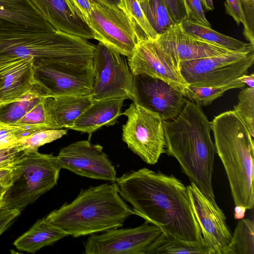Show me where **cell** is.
<instances>
[{
    "instance_id": "obj_1",
    "label": "cell",
    "mask_w": 254,
    "mask_h": 254,
    "mask_svg": "<svg viewBox=\"0 0 254 254\" xmlns=\"http://www.w3.org/2000/svg\"><path fill=\"white\" fill-rule=\"evenodd\" d=\"M115 182L120 196L131 205L135 215L165 234L205 243L187 187L181 180L142 168L124 174Z\"/></svg>"
},
{
    "instance_id": "obj_2",
    "label": "cell",
    "mask_w": 254,
    "mask_h": 254,
    "mask_svg": "<svg viewBox=\"0 0 254 254\" xmlns=\"http://www.w3.org/2000/svg\"><path fill=\"white\" fill-rule=\"evenodd\" d=\"M165 152L205 193L215 197L212 184L215 154L211 122L200 107L186 100L174 119L163 121Z\"/></svg>"
},
{
    "instance_id": "obj_3",
    "label": "cell",
    "mask_w": 254,
    "mask_h": 254,
    "mask_svg": "<svg viewBox=\"0 0 254 254\" xmlns=\"http://www.w3.org/2000/svg\"><path fill=\"white\" fill-rule=\"evenodd\" d=\"M132 209L120 196L116 182L81 190L70 202L53 210L47 220L74 238L120 228Z\"/></svg>"
},
{
    "instance_id": "obj_4",
    "label": "cell",
    "mask_w": 254,
    "mask_h": 254,
    "mask_svg": "<svg viewBox=\"0 0 254 254\" xmlns=\"http://www.w3.org/2000/svg\"><path fill=\"white\" fill-rule=\"evenodd\" d=\"M216 153L226 173L235 206L254 205V142L248 128L233 111L211 122Z\"/></svg>"
},
{
    "instance_id": "obj_5",
    "label": "cell",
    "mask_w": 254,
    "mask_h": 254,
    "mask_svg": "<svg viewBox=\"0 0 254 254\" xmlns=\"http://www.w3.org/2000/svg\"><path fill=\"white\" fill-rule=\"evenodd\" d=\"M95 45L58 30L0 34V63L32 60L34 67L57 64L93 66Z\"/></svg>"
},
{
    "instance_id": "obj_6",
    "label": "cell",
    "mask_w": 254,
    "mask_h": 254,
    "mask_svg": "<svg viewBox=\"0 0 254 254\" xmlns=\"http://www.w3.org/2000/svg\"><path fill=\"white\" fill-rule=\"evenodd\" d=\"M61 169L52 154L24 152L10 169V183L0 208L21 212L57 185Z\"/></svg>"
},
{
    "instance_id": "obj_7",
    "label": "cell",
    "mask_w": 254,
    "mask_h": 254,
    "mask_svg": "<svg viewBox=\"0 0 254 254\" xmlns=\"http://www.w3.org/2000/svg\"><path fill=\"white\" fill-rule=\"evenodd\" d=\"M122 115L127 119L122 127L123 141L145 163L156 164L165 152L163 120L133 102Z\"/></svg>"
},
{
    "instance_id": "obj_8",
    "label": "cell",
    "mask_w": 254,
    "mask_h": 254,
    "mask_svg": "<svg viewBox=\"0 0 254 254\" xmlns=\"http://www.w3.org/2000/svg\"><path fill=\"white\" fill-rule=\"evenodd\" d=\"M254 63V50L233 52L184 62L179 65L190 86L214 87L227 84L246 74Z\"/></svg>"
},
{
    "instance_id": "obj_9",
    "label": "cell",
    "mask_w": 254,
    "mask_h": 254,
    "mask_svg": "<svg viewBox=\"0 0 254 254\" xmlns=\"http://www.w3.org/2000/svg\"><path fill=\"white\" fill-rule=\"evenodd\" d=\"M94 100L123 98L136 101L133 75L125 56L98 42L93 58Z\"/></svg>"
},
{
    "instance_id": "obj_10",
    "label": "cell",
    "mask_w": 254,
    "mask_h": 254,
    "mask_svg": "<svg viewBox=\"0 0 254 254\" xmlns=\"http://www.w3.org/2000/svg\"><path fill=\"white\" fill-rule=\"evenodd\" d=\"M92 8L84 17L94 39L129 58L137 43L133 25L118 6L105 0H92Z\"/></svg>"
},
{
    "instance_id": "obj_11",
    "label": "cell",
    "mask_w": 254,
    "mask_h": 254,
    "mask_svg": "<svg viewBox=\"0 0 254 254\" xmlns=\"http://www.w3.org/2000/svg\"><path fill=\"white\" fill-rule=\"evenodd\" d=\"M34 78L46 97L91 96L94 75L93 66L57 64L34 67Z\"/></svg>"
},
{
    "instance_id": "obj_12",
    "label": "cell",
    "mask_w": 254,
    "mask_h": 254,
    "mask_svg": "<svg viewBox=\"0 0 254 254\" xmlns=\"http://www.w3.org/2000/svg\"><path fill=\"white\" fill-rule=\"evenodd\" d=\"M187 190L191 208L199 226L209 254H226L232 234L226 216L215 197L205 193L194 183Z\"/></svg>"
},
{
    "instance_id": "obj_13",
    "label": "cell",
    "mask_w": 254,
    "mask_h": 254,
    "mask_svg": "<svg viewBox=\"0 0 254 254\" xmlns=\"http://www.w3.org/2000/svg\"><path fill=\"white\" fill-rule=\"evenodd\" d=\"M162 233L157 226L145 221L128 228H114L89 236L84 243L85 254H144L150 245Z\"/></svg>"
},
{
    "instance_id": "obj_14",
    "label": "cell",
    "mask_w": 254,
    "mask_h": 254,
    "mask_svg": "<svg viewBox=\"0 0 254 254\" xmlns=\"http://www.w3.org/2000/svg\"><path fill=\"white\" fill-rule=\"evenodd\" d=\"M61 169L86 178L115 182V166L100 144L89 140L73 142L63 148L56 156Z\"/></svg>"
},
{
    "instance_id": "obj_15",
    "label": "cell",
    "mask_w": 254,
    "mask_h": 254,
    "mask_svg": "<svg viewBox=\"0 0 254 254\" xmlns=\"http://www.w3.org/2000/svg\"><path fill=\"white\" fill-rule=\"evenodd\" d=\"M127 61L133 75L142 74L159 78L184 95L189 84L180 68L155 40L138 41Z\"/></svg>"
},
{
    "instance_id": "obj_16",
    "label": "cell",
    "mask_w": 254,
    "mask_h": 254,
    "mask_svg": "<svg viewBox=\"0 0 254 254\" xmlns=\"http://www.w3.org/2000/svg\"><path fill=\"white\" fill-rule=\"evenodd\" d=\"M133 81L135 102L157 113L163 121L174 119L184 108V95L163 80L139 74L133 75Z\"/></svg>"
},
{
    "instance_id": "obj_17",
    "label": "cell",
    "mask_w": 254,
    "mask_h": 254,
    "mask_svg": "<svg viewBox=\"0 0 254 254\" xmlns=\"http://www.w3.org/2000/svg\"><path fill=\"white\" fill-rule=\"evenodd\" d=\"M155 41L179 68L185 62L230 51L185 33L180 24H175L159 35Z\"/></svg>"
},
{
    "instance_id": "obj_18",
    "label": "cell",
    "mask_w": 254,
    "mask_h": 254,
    "mask_svg": "<svg viewBox=\"0 0 254 254\" xmlns=\"http://www.w3.org/2000/svg\"><path fill=\"white\" fill-rule=\"evenodd\" d=\"M46 20L56 30L82 38L94 35L70 0H31Z\"/></svg>"
},
{
    "instance_id": "obj_19",
    "label": "cell",
    "mask_w": 254,
    "mask_h": 254,
    "mask_svg": "<svg viewBox=\"0 0 254 254\" xmlns=\"http://www.w3.org/2000/svg\"><path fill=\"white\" fill-rule=\"evenodd\" d=\"M54 30L31 0H0V34Z\"/></svg>"
},
{
    "instance_id": "obj_20",
    "label": "cell",
    "mask_w": 254,
    "mask_h": 254,
    "mask_svg": "<svg viewBox=\"0 0 254 254\" xmlns=\"http://www.w3.org/2000/svg\"><path fill=\"white\" fill-rule=\"evenodd\" d=\"M32 60L18 59L0 63V105L14 101L35 83Z\"/></svg>"
},
{
    "instance_id": "obj_21",
    "label": "cell",
    "mask_w": 254,
    "mask_h": 254,
    "mask_svg": "<svg viewBox=\"0 0 254 254\" xmlns=\"http://www.w3.org/2000/svg\"><path fill=\"white\" fill-rule=\"evenodd\" d=\"M125 98L93 100L91 104L79 116L70 129L87 133L90 139L92 133L103 126L114 125L122 115Z\"/></svg>"
},
{
    "instance_id": "obj_22",
    "label": "cell",
    "mask_w": 254,
    "mask_h": 254,
    "mask_svg": "<svg viewBox=\"0 0 254 254\" xmlns=\"http://www.w3.org/2000/svg\"><path fill=\"white\" fill-rule=\"evenodd\" d=\"M46 99L51 118L59 129H70L93 101L92 96L46 97Z\"/></svg>"
},
{
    "instance_id": "obj_23",
    "label": "cell",
    "mask_w": 254,
    "mask_h": 254,
    "mask_svg": "<svg viewBox=\"0 0 254 254\" xmlns=\"http://www.w3.org/2000/svg\"><path fill=\"white\" fill-rule=\"evenodd\" d=\"M66 236L64 232L45 217L39 219L29 230L18 237L13 245L21 251L34 254Z\"/></svg>"
},
{
    "instance_id": "obj_24",
    "label": "cell",
    "mask_w": 254,
    "mask_h": 254,
    "mask_svg": "<svg viewBox=\"0 0 254 254\" xmlns=\"http://www.w3.org/2000/svg\"><path fill=\"white\" fill-rule=\"evenodd\" d=\"M186 34L200 40L224 48L233 52H248L254 50V46L216 31L187 18L179 23Z\"/></svg>"
},
{
    "instance_id": "obj_25",
    "label": "cell",
    "mask_w": 254,
    "mask_h": 254,
    "mask_svg": "<svg viewBox=\"0 0 254 254\" xmlns=\"http://www.w3.org/2000/svg\"><path fill=\"white\" fill-rule=\"evenodd\" d=\"M46 96V92L35 82L30 90L19 98L0 105V124H15Z\"/></svg>"
},
{
    "instance_id": "obj_26",
    "label": "cell",
    "mask_w": 254,
    "mask_h": 254,
    "mask_svg": "<svg viewBox=\"0 0 254 254\" xmlns=\"http://www.w3.org/2000/svg\"><path fill=\"white\" fill-rule=\"evenodd\" d=\"M209 254L204 243L190 242L162 233L147 248L144 254Z\"/></svg>"
},
{
    "instance_id": "obj_27",
    "label": "cell",
    "mask_w": 254,
    "mask_h": 254,
    "mask_svg": "<svg viewBox=\"0 0 254 254\" xmlns=\"http://www.w3.org/2000/svg\"><path fill=\"white\" fill-rule=\"evenodd\" d=\"M118 6L126 14L134 28L137 42L155 40L159 35L153 29L137 0H119Z\"/></svg>"
},
{
    "instance_id": "obj_28",
    "label": "cell",
    "mask_w": 254,
    "mask_h": 254,
    "mask_svg": "<svg viewBox=\"0 0 254 254\" xmlns=\"http://www.w3.org/2000/svg\"><path fill=\"white\" fill-rule=\"evenodd\" d=\"M245 84L239 78L224 85L214 87H197L188 85L184 96L196 105L207 106L221 97L229 89L241 88Z\"/></svg>"
},
{
    "instance_id": "obj_29",
    "label": "cell",
    "mask_w": 254,
    "mask_h": 254,
    "mask_svg": "<svg viewBox=\"0 0 254 254\" xmlns=\"http://www.w3.org/2000/svg\"><path fill=\"white\" fill-rule=\"evenodd\" d=\"M226 254H254V222L241 219L235 230Z\"/></svg>"
},
{
    "instance_id": "obj_30",
    "label": "cell",
    "mask_w": 254,
    "mask_h": 254,
    "mask_svg": "<svg viewBox=\"0 0 254 254\" xmlns=\"http://www.w3.org/2000/svg\"><path fill=\"white\" fill-rule=\"evenodd\" d=\"M139 3L150 24L159 35L175 24L162 0H142Z\"/></svg>"
},
{
    "instance_id": "obj_31",
    "label": "cell",
    "mask_w": 254,
    "mask_h": 254,
    "mask_svg": "<svg viewBox=\"0 0 254 254\" xmlns=\"http://www.w3.org/2000/svg\"><path fill=\"white\" fill-rule=\"evenodd\" d=\"M66 133L67 130L62 128L42 129L19 139L15 145L26 153L36 152L40 147L61 138Z\"/></svg>"
},
{
    "instance_id": "obj_32",
    "label": "cell",
    "mask_w": 254,
    "mask_h": 254,
    "mask_svg": "<svg viewBox=\"0 0 254 254\" xmlns=\"http://www.w3.org/2000/svg\"><path fill=\"white\" fill-rule=\"evenodd\" d=\"M238 103L233 110L245 124L251 135L254 137V88L247 87L238 95Z\"/></svg>"
},
{
    "instance_id": "obj_33",
    "label": "cell",
    "mask_w": 254,
    "mask_h": 254,
    "mask_svg": "<svg viewBox=\"0 0 254 254\" xmlns=\"http://www.w3.org/2000/svg\"><path fill=\"white\" fill-rule=\"evenodd\" d=\"M14 124L42 125L52 129H59L53 123L51 118L48 109L46 97H42L20 120Z\"/></svg>"
},
{
    "instance_id": "obj_34",
    "label": "cell",
    "mask_w": 254,
    "mask_h": 254,
    "mask_svg": "<svg viewBox=\"0 0 254 254\" xmlns=\"http://www.w3.org/2000/svg\"><path fill=\"white\" fill-rule=\"evenodd\" d=\"M244 16L243 34L249 43L254 46V0H242Z\"/></svg>"
},
{
    "instance_id": "obj_35",
    "label": "cell",
    "mask_w": 254,
    "mask_h": 254,
    "mask_svg": "<svg viewBox=\"0 0 254 254\" xmlns=\"http://www.w3.org/2000/svg\"><path fill=\"white\" fill-rule=\"evenodd\" d=\"M187 9V19L198 24L211 27L206 19L200 0H184Z\"/></svg>"
},
{
    "instance_id": "obj_36",
    "label": "cell",
    "mask_w": 254,
    "mask_h": 254,
    "mask_svg": "<svg viewBox=\"0 0 254 254\" xmlns=\"http://www.w3.org/2000/svg\"><path fill=\"white\" fill-rule=\"evenodd\" d=\"M175 24H179L187 17L184 0H162Z\"/></svg>"
},
{
    "instance_id": "obj_37",
    "label": "cell",
    "mask_w": 254,
    "mask_h": 254,
    "mask_svg": "<svg viewBox=\"0 0 254 254\" xmlns=\"http://www.w3.org/2000/svg\"><path fill=\"white\" fill-rule=\"evenodd\" d=\"M24 153L15 144L0 148V169H11L14 163Z\"/></svg>"
},
{
    "instance_id": "obj_38",
    "label": "cell",
    "mask_w": 254,
    "mask_h": 254,
    "mask_svg": "<svg viewBox=\"0 0 254 254\" xmlns=\"http://www.w3.org/2000/svg\"><path fill=\"white\" fill-rule=\"evenodd\" d=\"M225 12L231 16L238 25L244 24V16L241 0H226Z\"/></svg>"
},
{
    "instance_id": "obj_39",
    "label": "cell",
    "mask_w": 254,
    "mask_h": 254,
    "mask_svg": "<svg viewBox=\"0 0 254 254\" xmlns=\"http://www.w3.org/2000/svg\"><path fill=\"white\" fill-rule=\"evenodd\" d=\"M20 212L15 209L0 208V235L12 224Z\"/></svg>"
},
{
    "instance_id": "obj_40",
    "label": "cell",
    "mask_w": 254,
    "mask_h": 254,
    "mask_svg": "<svg viewBox=\"0 0 254 254\" xmlns=\"http://www.w3.org/2000/svg\"><path fill=\"white\" fill-rule=\"evenodd\" d=\"M17 141L11 131L0 124V148L14 145Z\"/></svg>"
},
{
    "instance_id": "obj_41",
    "label": "cell",
    "mask_w": 254,
    "mask_h": 254,
    "mask_svg": "<svg viewBox=\"0 0 254 254\" xmlns=\"http://www.w3.org/2000/svg\"><path fill=\"white\" fill-rule=\"evenodd\" d=\"M74 5L84 17L89 13L92 9V0H70Z\"/></svg>"
},
{
    "instance_id": "obj_42",
    "label": "cell",
    "mask_w": 254,
    "mask_h": 254,
    "mask_svg": "<svg viewBox=\"0 0 254 254\" xmlns=\"http://www.w3.org/2000/svg\"><path fill=\"white\" fill-rule=\"evenodd\" d=\"M11 181V170L7 169H0V183L10 185Z\"/></svg>"
},
{
    "instance_id": "obj_43",
    "label": "cell",
    "mask_w": 254,
    "mask_h": 254,
    "mask_svg": "<svg viewBox=\"0 0 254 254\" xmlns=\"http://www.w3.org/2000/svg\"><path fill=\"white\" fill-rule=\"evenodd\" d=\"M239 79L245 85L247 84L250 87L254 88V74L252 73L250 75L243 74L240 77Z\"/></svg>"
},
{
    "instance_id": "obj_44",
    "label": "cell",
    "mask_w": 254,
    "mask_h": 254,
    "mask_svg": "<svg viewBox=\"0 0 254 254\" xmlns=\"http://www.w3.org/2000/svg\"><path fill=\"white\" fill-rule=\"evenodd\" d=\"M247 209L243 206H235L234 218L236 219H241L244 218Z\"/></svg>"
},
{
    "instance_id": "obj_45",
    "label": "cell",
    "mask_w": 254,
    "mask_h": 254,
    "mask_svg": "<svg viewBox=\"0 0 254 254\" xmlns=\"http://www.w3.org/2000/svg\"><path fill=\"white\" fill-rule=\"evenodd\" d=\"M202 6L207 10H212L214 9V5L212 0H200Z\"/></svg>"
},
{
    "instance_id": "obj_46",
    "label": "cell",
    "mask_w": 254,
    "mask_h": 254,
    "mask_svg": "<svg viewBox=\"0 0 254 254\" xmlns=\"http://www.w3.org/2000/svg\"><path fill=\"white\" fill-rule=\"evenodd\" d=\"M8 187L7 185L0 183V204L2 196Z\"/></svg>"
},
{
    "instance_id": "obj_47",
    "label": "cell",
    "mask_w": 254,
    "mask_h": 254,
    "mask_svg": "<svg viewBox=\"0 0 254 254\" xmlns=\"http://www.w3.org/2000/svg\"><path fill=\"white\" fill-rule=\"evenodd\" d=\"M108 1V2L114 4L116 6H118L119 4V0H105Z\"/></svg>"
},
{
    "instance_id": "obj_48",
    "label": "cell",
    "mask_w": 254,
    "mask_h": 254,
    "mask_svg": "<svg viewBox=\"0 0 254 254\" xmlns=\"http://www.w3.org/2000/svg\"><path fill=\"white\" fill-rule=\"evenodd\" d=\"M1 81H0V87H1Z\"/></svg>"
},
{
    "instance_id": "obj_49",
    "label": "cell",
    "mask_w": 254,
    "mask_h": 254,
    "mask_svg": "<svg viewBox=\"0 0 254 254\" xmlns=\"http://www.w3.org/2000/svg\"><path fill=\"white\" fill-rule=\"evenodd\" d=\"M138 2L142 1V0H137Z\"/></svg>"
}]
</instances>
